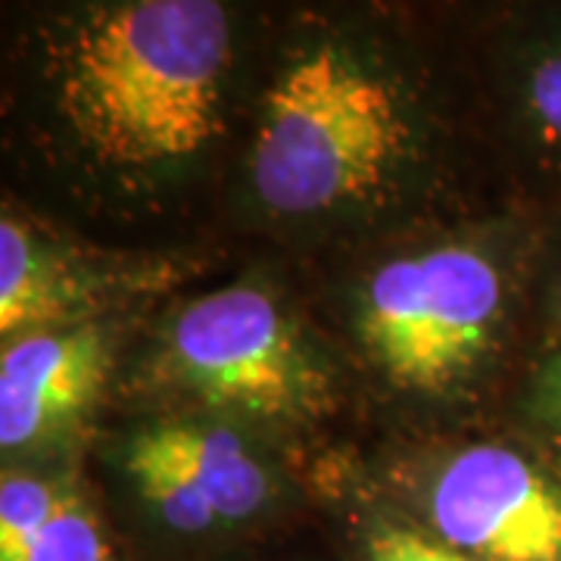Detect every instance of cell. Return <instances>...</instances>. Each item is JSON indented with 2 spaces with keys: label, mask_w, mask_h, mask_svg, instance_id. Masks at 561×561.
I'll return each instance as SVG.
<instances>
[{
  "label": "cell",
  "mask_w": 561,
  "mask_h": 561,
  "mask_svg": "<svg viewBox=\"0 0 561 561\" xmlns=\"http://www.w3.org/2000/svg\"><path fill=\"white\" fill-rule=\"evenodd\" d=\"M405 144L397 88L341 44H321L272 84L250 175L268 209L309 216L365 197Z\"/></svg>",
  "instance_id": "cell-2"
},
{
  "label": "cell",
  "mask_w": 561,
  "mask_h": 561,
  "mask_svg": "<svg viewBox=\"0 0 561 561\" xmlns=\"http://www.w3.org/2000/svg\"><path fill=\"white\" fill-rule=\"evenodd\" d=\"M66 309V287L57 262L32 243L10 216L0 221V331L20 334L32 324L57 319Z\"/></svg>",
  "instance_id": "cell-8"
},
{
  "label": "cell",
  "mask_w": 561,
  "mask_h": 561,
  "mask_svg": "<svg viewBox=\"0 0 561 561\" xmlns=\"http://www.w3.org/2000/svg\"><path fill=\"white\" fill-rule=\"evenodd\" d=\"M228 54V16L213 0H138L94 13L62 47V116L113 165L194 157L219 128Z\"/></svg>",
  "instance_id": "cell-1"
},
{
  "label": "cell",
  "mask_w": 561,
  "mask_h": 561,
  "mask_svg": "<svg viewBox=\"0 0 561 561\" xmlns=\"http://www.w3.org/2000/svg\"><path fill=\"white\" fill-rule=\"evenodd\" d=\"M440 540L478 561H561V486L508 446H471L431 486Z\"/></svg>",
  "instance_id": "cell-5"
},
{
  "label": "cell",
  "mask_w": 561,
  "mask_h": 561,
  "mask_svg": "<svg viewBox=\"0 0 561 561\" xmlns=\"http://www.w3.org/2000/svg\"><path fill=\"white\" fill-rule=\"evenodd\" d=\"M66 490L38 478H3L0 486V561L13 559L57 512Z\"/></svg>",
  "instance_id": "cell-10"
},
{
  "label": "cell",
  "mask_w": 561,
  "mask_h": 561,
  "mask_svg": "<svg viewBox=\"0 0 561 561\" xmlns=\"http://www.w3.org/2000/svg\"><path fill=\"white\" fill-rule=\"evenodd\" d=\"M106 346L94 328L28 334L10 343L0 362V443L20 449L35 443L98 393Z\"/></svg>",
  "instance_id": "cell-7"
},
{
  "label": "cell",
  "mask_w": 561,
  "mask_h": 561,
  "mask_svg": "<svg viewBox=\"0 0 561 561\" xmlns=\"http://www.w3.org/2000/svg\"><path fill=\"white\" fill-rule=\"evenodd\" d=\"M500 316L496 265L468 247H437L371 278L362 337L390 381L437 393L478 365Z\"/></svg>",
  "instance_id": "cell-3"
},
{
  "label": "cell",
  "mask_w": 561,
  "mask_h": 561,
  "mask_svg": "<svg viewBox=\"0 0 561 561\" xmlns=\"http://www.w3.org/2000/svg\"><path fill=\"white\" fill-rule=\"evenodd\" d=\"M125 468L144 502L181 534L243 522L272 493L265 465L221 424L169 421L147 427L128 443Z\"/></svg>",
  "instance_id": "cell-6"
},
{
  "label": "cell",
  "mask_w": 561,
  "mask_h": 561,
  "mask_svg": "<svg viewBox=\"0 0 561 561\" xmlns=\"http://www.w3.org/2000/svg\"><path fill=\"white\" fill-rule=\"evenodd\" d=\"M172 371L209 405L250 419L294 421L324 400V375L275 300L228 287L191 302L169 334Z\"/></svg>",
  "instance_id": "cell-4"
},
{
  "label": "cell",
  "mask_w": 561,
  "mask_h": 561,
  "mask_svg": "<svg viewBox=\"0 0 561 561\" xmlns=\"http://www.w3.org/2000/svg\"><path fill=\"white\" fill-rule=\"evenodd\" d=\"M3 561H110V549L98 518L66 493L38 534Z\"/></svg>",
  "instance_id": "cell-9"
},
{
  "label": "cell",
  "mask_w": 561,
  "mask_h": 561,
  "mask_svg": "<svg viewBox=\"0 0 561 561\" xmlns=\"http://www.w3.org/2000/svg\"><path fill=\"white\" fill-rule=\"evenodd\" d=\"M530 103L540 122L561 138V50L549 54L546 60L534 69L530 79Z\"/></svg>",
  "instance_id": "cell-12"
},
{
  "label": "cell",
  "mask_w": 561,
  "mask_h": 561,
  "mask_svg": "<svg viewBox=\"0 0 561 561\" xmlns=\"http://www.w3.org/2000/svg\"><path fill=\"white\" fill-rule=\"evenodd\" d=\"M368 561H478L443 540L424 537L409 527L383 524L368 537Z\"/></svg>",
  "instance_id": "cell-11"
}]
</instances>
